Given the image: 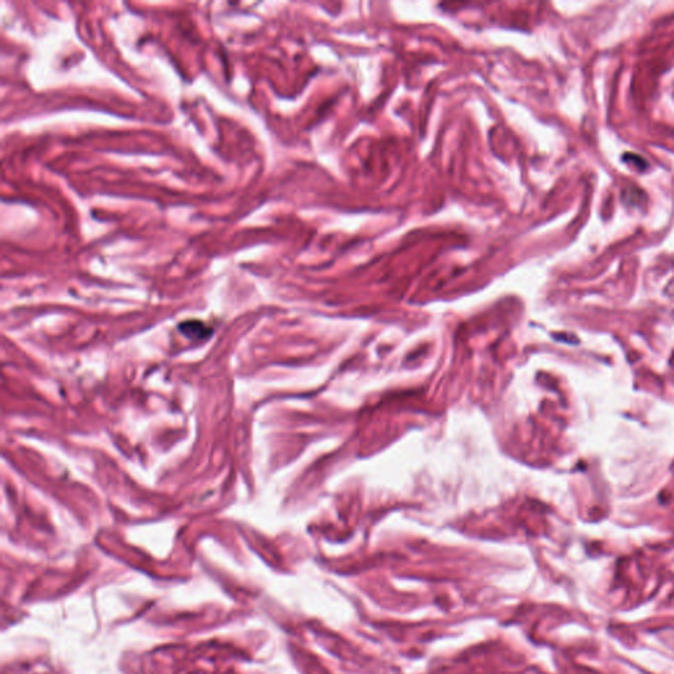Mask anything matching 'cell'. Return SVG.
<instances>
[{"instance_id":"1","label":"cell","mask_w":674,"mask_h":674,"mask_svg":"<svg viewBox=\"0 0 674 674\" xmlns=\"http://www.w3.org/2000/svg\"><path fill=\"white\" fill-rule=\"evenodd\" d=\"M179 328L188 338H203L210 335V329L200 322H188L181 324Z\"/></svg>"}]
</instances>
